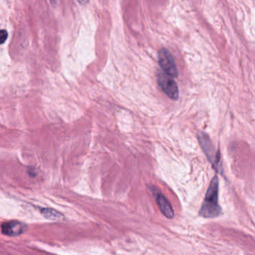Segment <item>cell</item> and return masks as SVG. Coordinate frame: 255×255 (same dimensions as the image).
Wrapping results in <instances>:
<instances>
[{
    "instance_id": "obj_1",
    "label": "cell",
    "mask_w": 255,
    "mask_h": 255,
    "mask_svg": "<svg viewBox=\"0 0 255 255\" xmlns=\"http://www.w3.org/2000/svg\"><path fill=\"white\" fill-rule=\"evenodd\" d=\"M221 212L222 209L219 204V180L216 176L207 189L200 215L204 218H216L221 214Z\"/></svg>"
},
{
    "instance_id": "obj_2",
    "label": "cell",
    "mask_w": 255,
    "mask_h": 255,
    "mask_svg": "<svg viewBox=\"0 0 255 255\" xmlns=\"http://www.w3.org/2000/svg\"><path fill=\"white\" fill-rule=\"evenodd\" d=\"M198 138L200 145L205 153L207 159L211 162L213 167L219 171L220 170V165H219L220 156H219V152L216 151L210 137L205 132H199L198 134Z\"/></svg>"
},
{
    "instance_id": "obj_3",
    "label": "cell",
    "mask_w": 255,
    "mask_h": 255,
    "mask_svg": "<svg viewBox=\"0 0 255 255\" xmlns=\"http://www.w3.org/2000/svg\"><path fill=\"white\" fill-rule=\"evenodd\" d=\"M159 64L163 72L172 78L178 76L177 65L171 53L167 49L162 48L158 54Z\"/></svg>"
},
{
    "instance_id": "obj_4",
    "label": "cell",
    "mask_w": 255,
    "mask_h": 255,
    "mask_svg": "<svg viewBox=\"0 0 255 255\" xmlns=\"http://www.w3.org/2000/svg\"><path fill=\"white\" fill-rule=\"evenodd\" d=\"M156 80H157L159 87L168 98L174 100V101L178 99V86L174 81V78L167 75L165 73H159L157 74Z\"/></svg>"
},
{
    "instance_id": "obj_5",
    "label": "cell",
    "mask_w": 255,
    "mask_h": 255,
    "mask_svg": "<svg viewBox=\"0 0 255 255\" xmlns=\"http://www.w3.org/2000/svg\"><path fill=\"white\" fill-rule=\"evenodd\" d=\"M2 233L9 237H17L21 235L27 229L25 224L18 221H10L4 222L2 225Z\"/></svg>"
},
{
    "instance_id": "obj_6",
    "label": "cell",
    "mask_w": 255,
    "mask_h": 255,
    "mask_svg": "<svg viewBox=\"0 0 255 255\" xmlns=\"http://www.w3.org/2000/svg\"><path fill=\"white\" fill-rule=\"evenodd\" d=\"M156 202H157L158 206H159L162 214L168 219H173L174 216V210H173L169 201L163 195H162V194L157 195Z\"/></svg>"
},
{
    "instance_id": "obj_7",
    "label": "cell",
    "mask_w": 255,
    "mask_h": 255,
    "mask_svg": "<svg viewBox=\"0 0 255 255\" xmlns=\"http://www.w3.org/2000/svg\"><path fill=\"white\" fill-rule=\"evenodd\" d=\"M41 213L49 219H61L62 214L52 209H43Z\"/></svg>"
},
{
    "instance_id": "obj_8",
    "label": "cell",
    "mask_w": 255,
    "mask_h": 255,
    "mask_svg": "<svg viewBox=\"0 0 255 255\" xmlns=\"http://www.w3.org/2000/svg\"><path fill=\"white\" fill-rule=\"evenodd\" d=\"M8 38V32L5 29H2L0 31V42L1 44H4Z\"/></svg>"
}]
</instances>
